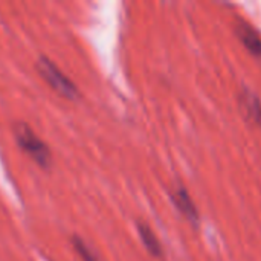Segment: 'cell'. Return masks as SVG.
<instances>
[{"label": "cell", "mask_w": 261, "mask_h": 261, "mask_svg": "<svg viewBox=\"0 0 261 261\" xmlns=\"http://www.w3.org/2000/svg\"><path fill=\"white\" fill-rule=\"evenodd\" d=\"M35 69L38 70L40 76L61 96H64L66 99H75L78 96V89L76 86L69 80V76H66L58 66L46 58V57H40L35 63Z\"/></svg>", "instance_id": "1"}, {"label": "cell", "mask_w": 261, "mask_h": 261, "mask_svg": "<svg viewBox=\"0 0 261 261\" xmlns=\"http://www.w3.org/2000/svg\"><path fill=\"white\" fill-rule=\"evenodd\" d=\"M14 136L20 148L28 153L38 165L47 167L50 164V150L47 145L31 130V127L24 122H18L14 125Z\"/></svg>", "instance_id": "2"}, {"label": "cell", "mask_w": 261, "mask_h": 261, "mask_svg": "<svg viewBox=\"0 0 261 261\" xmlns=\"http://www.w3.org/2000/svg\"><path fill=\"white\" fill-rule=\"evenodd\" d=\"M171 200L176 205V208L193 223L199 222V211L193 202V199L190 197L188 191L185 188H176L171 193Z\"/></svg>", "instance_id": "3"}, {"label": "cell", "mask_w": 261, "mask_h": 261, "mask_svg": "<svg viewBox=\"0 0 261 261\" xmlns=\"http://www.w3.org/2000/svg\"><path fill=\"white\" fill-rule=\"evenodd\" d=\"M237 35H239V38L242 40V43L246 46V49H248L251 54H254V55L260 57L261 38H260V35H258V34H257L251 26H248L246 23H240V24H237Z\"/></svg>", "instance_id": "4"}, {"label": "cell", "mask_w": 261, "mask_h": 261, "mask_svg": "<svg viewBox=\"0 0 261 261\" xmlns=\"http://www.w3.org/2000/svg\"><path fill=\"white\" fill-rule=\"evenodd\" d=\"M138 232H139V237H141L144 246L147 248V251L153 257H161L162 255V246H161V242L158 240L156 234L151 231V228L144 225V223H138Z\"/></svg>", "instance_id": "5"}, {"label": "cell", "mask_w": 261, "mask_h": 261, "mask_svg": "<svg viewBox=\"0 0 261 261\" xmlns=\"http://www.w3.org/2000/svg\"><path fill=\"white\" fill-rule=\"evenodd\" d=\"M240 101H242V107L245 109V112L248 113V116L252 121H257L258 124H261V102L260 99L252 93L248 92L240 95Z\"/></svg>", "instance_id": "6"}, {"label": "cell", "mask_w": 261, "mask_h": 261, "mask_svg": "<svg viewBox=\"0 0 261 261\" xmlns=\"http://www.w3.org/2000/svg\"><path fill=\"white\" fill-rule=\"evenodd\" d=\"M72 243L75 245V249H76V252L83 257V260L84 261H96L95 260V257H93V254L90 252V249L86 246V243L84 242H81L80 239H73L72 240Z\"/></svg>", "instance_id": "7"}]
</instances>
